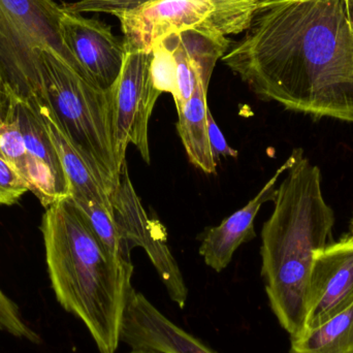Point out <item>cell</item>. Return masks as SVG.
<instances>
[{"instance_id":"cell-11","label":"cell","mask_w":353,"mask_h":353,"mask_svg":"<svg viewBox=\"0 0 353 353\" xmlns=\"http://www.w3.org/2000/svg\"><path fill=\"white\" fill-rule=\"evenodd\" d=\"M60 34L88 80L109 90L121 72L126 54L123 41L114 34L112 27L97 19L63 12Z\"/></svg>"},{"instance_id":"cell-9","label":"cell","mask_w":353,"mask_h":353,"mask_svg":"<svg viewBox=\"0 0 353 353\" xmlns=\"http://www.w3.org/2000/svg\"><path fill=\"white\" fill-rule=\"evenodd\" d=\"M352 300L353 236L350 234L315 254L307 296L306 319L299 336L323 325L345 309Z\"/></svg>"},{"instance_id":"cell-18","label":"cell","mask_w":353,"mask_h":353,"mask_svg":"<svg viewBox=\"0 0 353 353\" xmlns=\"http://www.w3.org/2000/svg\"><path fill=\"white\" fill-rule=\"evenodd\" d=\"M215 6L205 26L223 37L244 32L256 14L274 0H212Z\"/></svg>"},{"instance_id":"cell-1","label":"cell","mask_w":353,"mask_h":353,"mask_svg":"<svg viewBox=\"0 0 353 353\" xmlns=\"http://www.w3.org/2000/svg\"><path fill=\"white\" fill-rule=\"evenodd\" d=\"M221 60L263 101L353 123V0H274Z\"/></svg>"},{"instance_id":"cell-26","label":"cell","mask_w":353,"mask_h":353,"mask_svg":"<svg viewBox=\"0 0 353 353\" xmlns=\"http://www.w3.org/2000/svg\"><path fill=\"white\" fill-rule=\"evenodd\" d=\"M350 232H352V236H353V220L352 222V226H350Z\"/></svg>"},{"instance_id":"cell-17","label":"cell","mask_w":353,"mask_h":353,"mask_svg":"<svg viewBox=\"0 0 353 353\" xmlns=\"http://www.w3.org/2000/svg\"><path fill=\"white\" fill-rule=\"evenodd\" d=\"M70 197L109 252L123 265L134 267L130 256L132 249L122 236L113 214L82 195L72 194Z\"/></svg>"},{"instance_id":"cell-10","label":"cell","mask_w":353,"mask_h":353,"mask_svg":"<svg viewBox=\"0 0 353 353\" xmlns=\"http://www.w3.org/2000/svg\"><path fill=\"white\" fill-rule=\"evenodd\" d=\"M214 10L212 0H150L115 17L121 23L126 51L150 53L168 35L205 24Z\"/></svg>"},{"instance_id":"cell-20","label":"cell","mask_w":353,"mask_h":353,"mask_svg":"<svg viewBox=\"0 0 353 353\" xmlns=\"http://www.w3.org/2000/svg\"><path fill=\"white\" fill-rule=\"evenodd\" d=\"M153 82L157 90L161 93H171L175 99L176 95V66L171 52L161 43H155L152 48Z\"/></svg>"},{"instance_id":"cell-6","label":"cell","mask_w":353,"mask_h":353,"mask_svg":"<svg viewBox=\"0 0 353 353\" xmlns=\"http://www.w3.org/2000/svg\"><path fill=\"white\" fill-rule=\"evenodd\" d=\"M152 58V52L126 51L121 72L109 89L114 146L121 167L126 163V150L130 144L150 163L149 120L161 95L153 82Z\"/></svg>"},{"instance_id":"cell-4","label":"cell","mask_w":353,"mask_h":353,"mask_svg":"<svg viewBox=\"0 0 353 353\" xmlns=\"http://www.w3.org/2000/svg\"><path fill=\"white\" fill-rule=\"evenodd\" d=\"M43 95L70 142L110 195L118 188L122 167L114 146L109 90L74 72L51 50L41 52Z\"/></svg>"},{"instance_id":"cell-22","label":"cell","mask_w":353,"mask_h":353,"mask_svg":"<svg viewBox=\"0 0 353 353\" xmlns=\"http://www.w3.org/2000/svg\"><path fill=\"white\" fill-rule=\"evenodd\" d=\"M0 332L10 334L20 339L39 343V337L32 331L21 316L18 307L0 290Z\"/></svg>"},{"instance_id":"cell-12","label":"cell","mask_w":353,"mask_h":353,"mask_svg":"<svg viewBox=\"0 0 353 353\" xmlns=\"http://www.w3.org/2000/svg\"><path fill=\"white\" fill-rule=\"evenodd\" d=\"M120 341L132 350L159 353H217L170 321L134 288L126 305Z\"/></svg>"},{"instance_id":"cell-5","label":"cell","mask_w":353,"mask_h":353,"mask_svg":"<svg viewBox=\"0 0 353 353\" xmlns=\"http://www.w3.org/2000/svg\"><path fill=\"white\" fill-rule=\"evenodd\" d=\"M62 14L54 0H0V84L21 99L43 94L41 52L47 50L88 80L62 41Z\"/></svg>"},{"instance_id":"cell-16","label":"cell","mask_w":353,"mask_h":353,"mask_svg":"<svg viewBox=\"0 0 353 353\" xmlns=\"http://www.w3.org/2000/svg\"><path fill=\"white\" fill-rule=\"evenodd\" d=\"M290 353H353V300L323 325L290 339Z\"/></svg>"},{"instance_id":"cell-19","label":"cell","mask_w":353,"mask_h":353,"mask_svg":"<svg viewBox=\"0 0 353 353\" xmlns=\"http://www.w3.org/2000/svg\"><path fill=\"white\" fill-rule=\"evenodd\" d=\"M0 157L6 159L28 185L30 161L24 139L16 121L2 111H0Z\"/></svg>"},{"instance_id":"cell-25","label":"cell","mask_w":353,"mask_h":353,"mask_svg":"<svg viewBox=\"0 0 353 353\" xmlns=\"http://www.w3.org/2000/svg\"><path fill=\"white\" fill-rule=\"evenodd\" d=\"M128 353H159L155 352H149V350H132V352Z\"/></svg>"},{"instance_id":"cell-14","label":"cell","mask_w":353,"mask_h":353,"mask_svg":"<svg viewBox=\"0 0 353 353\" xmlns=\"http://www.w3.org/2000/svg\"><path fill=\"white\" fill-rule=\"evenodd\" d=\"M30 101L34 103L39 115L43 118L50 138L57 150L64 173L70 183V195H82L99 203L114 215L111 195L95 176L92 170L77 150L76 147L70 142L58 123L47 101H45L43 95L32 97Z\"/></svg>"},{"instance_id":"cell-21","label":"cell","mask_w":353,"mask_h":353,"mask_svg":"<svg viewBox=\"0 0 353 353\" xmlns=\"http://www.w3.org/2000/svg\"><path fill=\"white\" fill-rule=\"evenodd\" d=\"M150 0H74L61 6L62 10L68 14H82L85 12H105L117 16L140 8Z\"/></svg>"},{"instance_id":"cell-8","label":"cell","mask_w":353,"mask_h":353,"mask_svg":"<svg viewBox=\"0 0 353 353\" xmlns=\"http://www.w3.org/2000/svg\"><path fill=\"white\" fill-rule=\"evenodd\" d=\"M0 111L16 121L24 139L30 161L29 191H32L46 209L70 197V183L34 103L30 99H21L8 87L0 84Z\"/></svg>"},{"instance_id":"cell-24","label":"cell","mask_w":353,"mask_h":353,"mask_svg":"<svg viewBox=\"0 0 353 353\" xmlns=\"http://www.w3.org/2000/svg\"><path fill=\"white\" fill-rule=\"evenodd\" d=\"M207 128L208 137H209L210 147H211L212 154L216 163L221 157H236L238 151L232 149L226 142L223 134L220 130L219 126L214 120L210 109L207 111Z\"/></svg>"},{"instance_id":"cell-15","label":"cell","mask_w":353,"mask_h":353,"mask_svg":"<svg viewBox=\"0 0 353 353\" xmlns=\"http://www.w3.org/2000/svg\"><path fill=\"white\" fill-rule=\"evenodd\" d=\"M207 94L199 80L191 99L176 110V130L190 163L205 174H215L217 163L212 154L208 137Z\"/></svg>"},{"instance_id":"cell-13","label":"cell","mask_w":353,"mask_h":353,"mask_svg":"<svg viewBox=\"0 0 353 353\" xmlns=\"http://www.w3.org/2000/svg\"><path fill=\"white\" fill-rule=\"evenodd\" d=\"M296 157L298 148L292 151L285 163L278 168L273 176L244 208L234 212L219 225L208 230L199 247V254L208 267L218 273L223 271L232 261L236 249L255 238L254 220L257 213L263 203L274 201L278 180L294 165Z\"/></svg>"},{"instance_id":"cell-3","label":"cell","mask_w":353,"mask_h":353,"mask_svg":"<svg viewBox=\"0 0 353 353\" xmlns=\"http://www.w3.org/2000/svg\"><path fill=\"white\" fill-rule=\"evenodd\" d=\"M261 230V276L270 307L290 339L302 333L314 256L329 245L335 214L325 201L321 173L303 149L276 191Z\"/></svg>"},{"instance_id":"cell-23","label":"cell","mask_w":353,"mask_h":353,"mask_svg":"<svg viewBox=\"0 0 353 353\" xmlns=\"http://www.w3.org/2000/svg\"><path fill=\"white\" fill-rule=\"evenodd\" d=\"M27 191L29 187L24 179L0 157V205H14Z\"/></svg>"},{"instance_id":"cell-7","label":"cell","mask_w":353,"mask_h":353,"mask_svg":"<svg viewBox=\"0 0 353 353\" xmlns=\"http://www.w3.org/2000/svg\"><path fill=\"white\" fill-rule=\"evenodd\" d=\"M114 218L130 249L142 247L157 269L170 298L180 309L186 306L188 290L175 257L168 246L163 224L149 217L134 190L128 174V163L121 170L118 188L112 193Z\"/></svg>"},{"instance_id":"cell-2","label":"cell","mask_w":353,"mask_h":353,"mask_svg":"<svg viewBox=\"0 0 353 353\" xmlns=\"http://www.w3.org/2000/svg\"><path fill=\"white\" fill-rule=\"evenodd\" d=\"M41 230L58 302L84 323L99 353H116L134 267L109 252L70 197L46 209Z\"/></svg>"}]
</instances>
